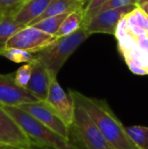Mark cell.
Wrapping results in <instances>:
<instances>
[{"mask_svg":"<svg viewBox=\"0 0 148 149\" xmlns=\"http://www.w3.org/2000/svg\"><path fill=\"white\" fill-rule=\"evenodd\" d=\"M147 3L148 0H136V4H137V6H139V7H140V6H142L143 4Z\"/></svg>","mask_w":148,"mask_h":149,"instance_id":"30","label":"cell"},{"mask_svg":"<svg viewBox=\"0 0 148 149\" xmlns=\"http://www.w3.org/2000/svg\"><path fill=\"white\" fill-rule=\"evenodd\" d=\"M126 5H136V0H110L108 1L106 3H105L97 12L100 13L102 11L107 10H111V9H116V8H120L123 6H126Z\"/></svg>","mask_w":148,"mask_h":149,"instance_id":"24","label":"cell"},{"mask_svg":"<svg viewBox=\"0 0 148 149\" xmlns=\"http://www.w3.org/2000/svg\"><path fill=\"white\" fill-rule=\"evenodd\" d=\"M70 13H64V14H59L49 17H45L38 22H36L35 24L30 25L33 26L47 34L55 36L56 33L58 32L62 22L65 20V18L67 17V15Z\"/></svg>","mask_w":148,"mask_h":149,"instance_id":"16","label":"cell"},{"mask_svg":"<svg viewBox=\"0 0 148 149\" xmlns=\"http://www.w3.org/2000/svg\"><path fill=\"white\" fill-rule=\"evenodd\" d=\"M57 38L33 26H25L16 32L6 44V48H17L30 53H38L52 43Z\"/></svg>","mask_w":148,"mask_h":149,"instance_id":"5","label":"cell"},{"mask_svg":"<svg viewBox=\"0 0 148 149\" xmlns=\"http://www.w3.org/2000/svg\"><path fill=\"white\" fill-rule=\"evenodd\" d=\"M136 5H126L120 8L111 9L96 14L86 23L82 24L89 35L94 33H105L114 35L116 27L120 19L133 10Z\"/></svg>","mask_w":148,"mask_h":149,"instance_id":"7","label":"cell"},{"mask_svg":"<svg viewBox=\"0 0 148 149\" xmlns=\"http://www.w3.org/2000/svg\"><path fill=\"white\" fill-rule=\"evenodd\" d=\"M51 1V0H26L13 15V19L18 24L28 26L46 10Z\"/></svg>","mask_w":148,"mask_h":149,"instance_id":"12","label":"cell"},{"mask_svg":"<svg viewBox=\"0 0 148 149\" xmlns=\"http://www.w3.org/2000/svg\"><path fill=\"white\" fill-rule=\"evenodd\" d=\"M78 1H79L84 7H85V6L87 5V3H88L91 0H78Z\"/></svg>","mask_w":148,"mask_h":149,"instance_id":"32","label":"cell"},{"mask_svg":"<svg viewBox=\"0 0 148 149\" xmlns=\"http://www.w3.org/2000/svg\"><path fill=\"white\" fill-rule=\"evenodd\" d=\"M32 141L0 105V148L33 149Z\"/></svg>","mask_w":148,"mask_h":149,"instance_id":"9","label":"cell"},{"mask_svg":"<svg viewBox=\"0 0 148 149\" xmlns=\"http://www.w3.org/2000/svg\"><path fill=\"white\" fill-rule=\"evenodd\" d=\"M3 57L14 63H31L34 61V56L25 51L17 48H6L2 53Z\"/></svg>","mask_w":148,"mask_h":149,"instance_id":"18","label":"cell"},{"mask_svg":"<svg viewBox=\"0 0 148 149\" xmlns=\"http://www.w3.org/2000/svg\"><path fill=\"white\" fill-rule=\"evenodd\" d=\"M127 33V29H126V16L123 17L120 21L119 22L117 27H116V31L114 33L115 38H117V40L120 39L121 38H123L126 34Z\"/></svg>","mask_w":148,"mask_h":149,"instance_id":"27","label":"cell"},{"mask_svg":"<svg viewBox=\"0 0 148 149\" xmlns=\"http://www.w3.org/2000/svg\"><path fill=\"white\" fill-rule=\"evenodd\" d=\"M25 26L18 24L12 16H3L0 19V56L6 49L7 41L19 30Z\"/></svg>","mask_w":148,"mask_h":149,"instance_id":"14","label":"cell"},{"mask_svg":"<svg viewBox=\"0 0 148 149\" xmlns=\"http://www.w3.org/2000/svg\"><path fill=\"white\" fill-rule=\"evenodd\" d=\"M45 66L38 61L34 57L32 62V72L26 89L39 101H44L47 96L51 75Z\"/></svg>","mask_w":148,"mask_h":149,"instance_id":"11","label":"cell"},{"mask_svg":"<svg viewBox=\"0 0 148 149\" xmlns=\"http://www.w3.org/2000/svg\"><path fill=\"white\" fill-rule=\"evenodd\" d=\"M121 55L123 58H128L132 59L135 64L148 72V54L138 45L133 50L127 52H123Z\"/></svg>","mask_w":148,"mask_h":149,"instance_id":"19","label":"cell"},{"mask_svg":"<svg viewBox=\"0 0 148 149\" xmlns=\"http://www.w3.org/2000/svg\"><path fill=\"white\" fill-rule=\"evenodd\" d=\"M89 36L85 26L82 24L73 33L58 38L54 43L38 52L34 57L50 72L57 75L66 60Z\"/></svg>","mask_w":148,"mask_h":149,"instance_id":"3","label":"cell"},{"mask_svg":"<svg viewBox=\"0 0 148 149\" xmlns=\"http://www.w3.org/2000/svg\"><path fill=\"white\" fill-rule=\"evenodd\" d=\"M110 0H91L84 9V21L83 24L86 23L90 18L95 16L98 10Z\"/></svg>","mask_w":148,"mask_h":149,"instance_id":"22","label":"cell"},{"mask_svg":"<svg viewBox=\"0 0 148 149\" xmlns=\"http://www.w3.org/2000/svg\"><path fill=\"white\" fill-rule=\"evenodd\" d=\"M125 130L138 149H148V127H125Z\"/></svg>","mask_w":148,"mask_h":149,"instance_id":"17","label":"cell"},{"mask_svg":"<svg viewBox=\"0 0 148 149\" xmlns=\"http://www.w3.org/2000/svg\"><path fill=\"white\" fill-rule=\"evenodd\" d=\"M126 29H127V33H129L134 38H148L147 30L141 28L139 25H127L126 24Z\"/></svg>","mask_w":148,"mask_h":149,"instance_id":"25","label":"cell"},{"mask_svg":"<svg viewBox=\"0 0 148 149\" xmlns=\"http://www.w3.org/2000/svg\"><path fill=\"white\" fill-rule=\"evenodd\" d=\"M31 72H32V62L24 64L22 66H20L14 73L15 84L19 87L26 89L27 85L31 79Z\"/></svg>","mask_w":148,"mask_h":149,"instance_id":"20","label":"cell"},{"mask_svg":"<svg viewBox=\"0 0 148 149\" xmlns=\"http://www.w3.org/2000/svg\"><path fill=\"white\" fill-rule=\"evenodd\" d=\"M140 8L145 11V13L147 14L148 16V3H145V4H143L142 6H140Z\"/></svg>","mask_w":148,"mask_h":149,"instance_id":"31","label":"cell"},{"mask_svg":"<svg viewBox=\"0 0 148 149\" xmlns=\"http://www.w3.org/2000/svg\"><path fill=\"white\" fill-rule=\"evenodd\" d=\"M67 127H71L73 121L74 104L69 93H67L57 80V75L51 74L49 89L44 101Z\"/></svg>","mask_w":148,"mask_h":149,"instance_id":"6","label":"cell"},{"mask_svg":"<svg viewBox=\"0 0 148 149\" xmlns=\"http://www.w3.org/2000/svg\"><path fill=\"white\" fill-rule=\"evenodd\" d=\"M135 39L138 45L141 47L148 54V38H137Z\"/></svg>","mask_w":148,"mask_h":149,"instance_id":"29","label":"cell"},{"mask_svg":"<svg viewBox=\"0 0 148 149\" xmlns=\"http://www.w3.org/2000/svg\"><path fill=\"white\" fill-rule=\"evenodd\" d=\"M136 18H137V22H138V25L140 26L143 29H146V24H147V15L145 13V11L139 6H137L134 10H133Z\"/></svg>","mask_w":148,"mask_h":149,"instance_id":"28","label":"cell"},{"mask_svg":"<svg viewBox=\"0 0 148 149\" xmlns=\"http://www.w3.org/2000/svg\"><path fill=\"white\" fill-rule=\"evenodd\" d=\"M26 0H0V12L4 16H12Z\"/></svg>","mask_w":148,"mask_h":149,"instance_id":"21","label":"cell"},{"mask_svg":"<svg viewBox=\"0 0 148 149\" xmlns=\"http://www.w3.org/2000/svg\"><path fill=\"white\" fill-rule=\"evenodd\" d=\"M70 129L73 131L85 149H113L87 113L76 105Z\"/></svg>","mask_w":148,"mask_h":149,"instance_id":"4","label":"cell"},{"mask_svg":"<svg viewBox=\"0 0 148 149\" xmlns=\"http://www.w3.org/2000/svg\"><path fill=\"white\" fill-rule=\"evenodd\" d=\"M146 30H147V34H148V16H147V24H146Z\"/></svg>","mask_w":148,"mask_h":149,"instance_id":"33","label":"cell"},{"mask_svg":"<svg viewBox=\"0 0 148 149\" xmlns=\"http://www.w3.org/2000/svg\"><path fill=\"white\" fill-rule=\"evenodd\" d=\"M84 21V10L73 11L67 15L65 20L62 22L55 37L61 38L70 35L76 31L83 24Z\"/></svg>","mask_w":148,"mask_h":149,"instance_id":"15","label":"cell"},{"mask_svg":"<svg viewBox=\"0 0 148 149\" xmlns=\"http://www.w3.org/2000/svg\"><path fill=\"white\" fill-rule=\"evenodd\" d=\"M137 45L138 44L136 42V39L129 33H126L123 38L118 40V46L120 54L133 50Z\"/></svg>","mask_w":148,"mask_h":149,"instance_id":"23","label":"cell"},{"mask_svg":"<svg viewBox=\"0 0 148 149\" xmlns=\"http://www.w3.org/2000/svg\"><path fill=\"white\" fill-rule=\"evenodd\" d=\"M3 107V106H2ZM4 111L13 119L24 134L40 146L51 149H79L71 141L65 140L47 128L38 120L17 107H3Z\"/></svg>","mask_w":148,"mask_h":149,"instance_id":"2","label":"cell"},{"mask_svg":"<svg viewBox=\"0 0 148 149\" xmlns=\"http://www.w3.org/2000/svg\"><path fill=\"white\" fill-rule=\"evenodd\" d=\"M17 107L30 114L47 128L58 134L59 136L65 140L71 141L70 128L63 123V121L57 116V114L44 101L26 103Z\"/></svg>","mask_w":148,"mask_h":149,"instance_id":"8","label":"cell"},{"mask_svg":"<svg viewBox=\"0 0 148 149\" xmlns=\"http://www.w3.org/2000/svg\"><path fill=\"white\" fill-rule=\"evenodd\" d=\"M125 62L126 63L128 68L130 69V71L134 73V74H137V75H147L148 72L147 70L141 68L140 66H139L137 64H135L132 59L128 58H125Z\"/></svg>","mask_w":148,"mask_h":149,"instance_id":"26","label":"cell"},{"mask_svg":"<svg viewBox=\"0 0 148 149\" xmlns=\"http://www.w3.org/2000/svg\"><path fill=\"white\" fill-rule=\"evenodd\" d=\"M39 101L27 89L17 86L14 73L0 74V105L3 107H19L23 104Z\"/></svg>","mask_w":148,"mask_h":149,"instance_id":"10","label":"cell"},{"mask_svg":"<svg viewBox=\"0 0 148 149\" xmlns=\"http://www.w3.org/2000/svg\"><path fill=\"white\" fill-rule=\"evenodd\" d=\"M85 7L78 0H51L47 6L46 10L34 21H32L28 26L38 22L45 17L64 14L72 13L73 11L84 10Z\"/></svg>","mask_w":148,"mask_h":149,"instance_id":"13","label":"cell"},{"mask_svg":"<svg viewBox=\"0 0 148 149\" xmlns=\"http://www.w3.org/2000/svg\"><path fill=\"white\" fill-rule=\"evenodd\" d=\"M3 14H2V13L0 12V19L2 18V17H3Z\"/></svg>","mask_w":148,"mask_h":149,"instance_id":"34","label":"cell"},{"mask_svg":"<svg viewBox=\"0 0 148 149\" xmlns=\"http://www.w3.org/2000/svg\"><path fill=\"white\" fill-rule=\"evenodd\" d=\"M68 93L73 104L87 113L113 148L138 149L128 137L125 126L106 100L85 96L75 90H69Z\"/></svg>","mask_w":148,"mask_h":149,"instance_id":"1","label":"cell"}]
</instances>
